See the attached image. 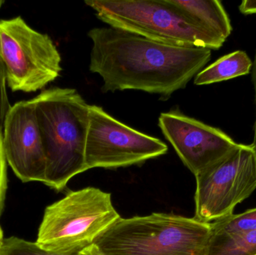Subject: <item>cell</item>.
<instances>
[{
    "instance_id": "8",
    "label": "cell",
    "mask_w": 256,
    "mask_h": 255,
    "mask_svg": "<svg viewBox=\"0 0 256 255\" xmlns=\"http://www.w3.org/2000/svg\"><path fill=\"white\" fill-rule=\"evenodd\" d=\"M167 151L168 147L159 139L131 128L100 106L90 105L85 153L87 170L140 164Z\"/></svg>"
},
{
    "instance_id": "23",
    "label": "cell",
    "mask_w": 256,
    "mask_h": 255,
    "mask_svg": "<svg viewBox=\"0 0 256 255\" xmlns=\"http://www.w3.org/2000/svg\"></svg>"
},
{
    "instance_id": "7",
    "label": "cell",
    "mask_w": 256,
    "mask_h": 255,
    "mask_svg": "<svg viewBox=\"0 0 256 255\" xmlns=\"http://www.w3.org/2000/svg\"><path fill=\"white\" fill-rule=\"evenodd\" d=\"M194 218L212 223L232 215L256 190V148L239 144L230 154L196 175Z\"/></svg>"
},
{
    "instance_id": "22",
    "label": "cell",
    "mask_w": 256,
    "mask_h": 255,
    "mask_svg": "<svg viewBox=\"0 0 256 255\" xmlns=\"http://www.w3.org/2000/svg\"><path fill=\"white\" fill-rule=\"evenodd\" d=\"M3 3H4V1H0V7H1V5Z\"/></svg>"
},
{
    "instance_id": "4",
    "label": "cell",
    "mask_w": 256,
    "mask_h": 255,
    "mask_svg": "<svg viewBox=\"0 0 256 255\" xmlns=\"http://www.w3.org/2000/svg\"><path fill=\"white\" fill-rule=\"evenodd\" d=\"M85 3L110 26L158 43L218 50L226 42L170 0H87Z\"/></svg>"
},
{
    "instance_id": "15",
    "label": "cell",
    "mask_w": 256,
    "mask_h": 255,
    "mask_svg": "<svg viewBox=\"0 0 256 255\" xmlns=\"http://www.w3.org/2000/svg\"><path fill=\"white\" fill-rule=\"evenodd\" d=\"M0 255H60L42 250L36 245V242L26 241L16 237L6 238L0 250Z\"/></svg>"
},
{
    "instance_id": "1",
    "label": "cell",
    "mask_w": 256,
    "mask_h": 255,
    "mask_svg": "<svg viewBox=\"0 0 256 255\" xmlns=\"http://www.w3.org/2000/svg\"><path fill=\"white\" fill-rule=\"evenodd\" d=\"M90 70L103 92L137 90L166 101L186 88L212 58L207 48L164 44L112 27L93 28Z\"/></svg>"
},
{
    "instance_id": "19",
    "label": "cell",
    "mask_w": 256,
    "mask_h": 255,
    "mask_svg": "<svg viewBox=\"0 0 256 255\" xmlns=\"http://www.w3.org/2000/svg\"><path fill=\"white\" fill-rule=\"evenodd\" d=\"M251 76H252V82L254 84V91H255V106H256V118L254 125V140L251 145L256 148V51L254 60L252 61V70H251Z\"/></svg>"
},
{
    "instance_id": "12",
    "label": "cell",
    "mask_w": 256,
    "mask_h": 255,
    "mask_svg": "<svg viewBox=\"0 0 256 255\" xmlns=\"http://www.w3.org/2000/svg\"><path fill=\"white\" fill-rule=\"evenodd\" d=\"M252 61L245 51L237 50L218 58L202 70L194 79L196 85H206L249 74Z\"/></svg>"
},
{
    "instance_id": "14",
    "label": "cell",
    "mask_w": 256,
    "mask_h": 255,
    "mask_svg": "<svg viewBox=\"0 0 256 255\" xmlns=\"http://www.w3.org/2000/svg\"><path fill=\"white\" fill-rule=\"evenodd\" d=\"M212 235H239L256 230V208L213 222Z\"/></svg>"
},
{
    "instance_id": "21",
    "label": "cell",
    "mask_w": 256,
    "mask_h": 255,
    "mask_svg": "<svg viewBox=\"0 0 256 255\" xmlns=\"http://www.w3.org/2000/svg\"><path fill=\"white\" fill-rule=\"evenodd\" d=\"M4 240V238H3L2 229L1 226H0V250H1L2 247Z\"/></svg>"
},
{
    "instance_id": "3",
    "label": "cell",
    "mask_w": 256,
    "mask_h": 255,
    "mask_svg": "<svg viewBox=\"0 0 256 255\" xmlns=\"http://www.w3.org/2000/svg\"><path fill=\"white\" fill-rule=\"evenodd\" d=\"M210 223L172 214L120 217L94 243L106 255H206Z\"/></svg>"
},
{
    "instance_id": "11",
    "label": "cell",
    "mask_w": 256,
    "mask_h": 255,
    "mask_svg": "<svg viewBox=\"0 0 256 255\" xmlns=\"http://www.w3.org/2000/svg\"><path fill=\"white\" fill-rule=\"evenodd\" d=\"M174 5L224 40L230 37L232 25L219 0H170Z\"/></svg>"
},
{
    "instance_id": "6",
    "label": "cell",
    "mask_w": 256,
    "mask_h": 255,
    "mask_svg": "<svg viewBox=\"0 0 256 255\" xmlns=\"http://www.w3.org/2000/svg\"><path fill=\"white\" fill-rule=\"evenodd\" d=\"M0 57L13 91L34 92L60 76L62 58L52 39L20 16L0 21Z\"/></svg>"
},
{
    "instance_id": "17",
    "label": "cell",
    "mask_w": 256,
    "mask_h": 255,
    "mask_svg": "<svg viewBox=\"0 0 256 255\" xmlns=\"http://www.w3.org/2000/svg\"><path fill=\"white\" fill-rule=\"evenodd\" d=\"M7 160L2 144V134H0V217L4 209L8 188Z\"/></svg>"
},
{
    "instance_id": "10",
    "label": "cell",
    "mask_w": 256,
    "mask_h": 255,
    "mask_svg": "<svg viewBox=\"0 0 256 255\" xmlns=\"http://www.w3.org/2000/svg\"><path fill=\"white\" fill-rule=\"evenodd\" d=\"M2 144L8 164L22 182L44 184L46 157L32 100L15 103L9 109Z\"/></svg>"
},
{
    "instance_id": "18",
    "label": "cell",
    "mask_w": 256,
    "mask_h": 255,
    "mask_svg": "<svg viewBox=\"0 0 256 255\" xmlns=\"http://www.w3.org/2000/svg\"><path fill=\"white\" fill-rule=\"evenodd\" d=\"M238 8L243 14H256V0H244Z\"/></svg>"
},
{
    "instance_id": "2",
    "label": "cell",
    "mask_w": 256,
    "mask_h": 255,
    "mask_svg": "<svg viewBox=\"0 0 256 255\" xmlns=\"http://www.w3.org/2000/svg\"><path fill=\"white\" fill-rule=\"evenodd\" d=\"M46 157L45 185L62 191L87 171L90 106L74 88H50L32 99Z\"/></svg>"
},
{
    "instance_id": "16",
    "label": "cell",
    "mask_w": 256,
    "mask_h": 255,
    "mask_svg": "<svg viewBox=\"0 0 256 255\" xmlns=\"http://www.w3.org/2000/svg\"><path fill=\"white\" fill-rule=\"evenodd\" d=\"M6 69L2 60L0 57V134H2L4 120L9 109L12 106L9 104L6 91Z\"/></svg>"
},
{
    "instance_id": "20",
    "label": "cell",
    "mask_w": 256,
    "mask_h": 255,
    "mask_svg": "<svg viewBox=\"0 0 256 255\" xmlns=\"http://www.w3.org/2000/svg\"><path fill=\"white\" fill-rule=\"evenodd\" d=\"M78 254H79V255H106L104 254V253L99 250L98 247L94 244H92L90 247L84 249V250L80 252Z\"/></svg>"
},
{
    "instance_id": "5",
    "label": "cell",
    "mask_w": 256,
    "mask_h": 255,
    "mask_svg": "<svg viewBox=\"0 0 256 255\" xmlns=\"http://www.w3.org/2000/svg\"><path fill=\"white\" fill-rule=\"evenodd\" d=\"M120 218L110 193L94 187L70 192L46 207L36 244L56 254H78Z\"/></svg>"
},
{
    "instance_id": "9",
    "label": "cell",
    "mask_w": 256,
    "mask_h": 255,
    "mask_svg": "<svg viewBox=\"0 0 256 255\" xmlns=\"http://www.w3.org/2000/svg\"><path fill=\"white\" fill-rule=\"evenodd\" d=\"M158 125L184 164L195 176L239 145L220 129L188 116L178 109L161 113Z\"/></svg>"
},
{
    "instance_id": "13",
    "label": "cell",
    "mask_w": 256,
    "mask_h": 255,
    "mask_svg": "<svg viewBox=\"0 0 256 255\" xmlns=\"http://www.w3.org/2000/svg\"><path fill=\"white\" fill-rule=\"evenodd\" d=\"M256 230L239 235H212L206 255H256Z\"/></svg>"
}]
</instances>
